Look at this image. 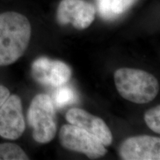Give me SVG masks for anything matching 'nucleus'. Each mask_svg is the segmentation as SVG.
I'll return each instance as SVG.
<instances>
[{"label":"nucleus","instance_id":"nucleus-1","mask_svg":"<svg viewBox=\"0 0 160 160\" xmlns=\"http://www.w3.org/2000/svg\"><path fill=\"white\" fill-rule=\"evenodd\" d=\"M31 36V26L17 12L0 13V67L17 62L24 54Z\"/></svg>","mask_w":160,"mask_h":160},{"label":"nucleus","instance_id":"nucleus-2","mask_svg":"<svg viewBox=\"0 0 160 160\" xmlns=\"http://www.w3.org/2000/svg\"><path fill=\"white\" fill-rule=\"evenodd\" d=\"M114 81L119 94L132 102H150L159 93L158 80L142 70L127 68L118 69L114 73Z\"/></svg>","mask_w":160,"mask_h":160},{"label":"nucleus","instance_id":"nucleus-3","mask_svg":"<svg viewBox=\"0 0 160 160\" xmlns=\"http://www.w3.org/2000/svg\"><path fill=\"white\" fill-rule=\"evenodd\" d=\"M28 120L35 141L45 144L53 140L57 130V117L53 100L48 95L40 93L32 99Z\"/></svg>","mask_w":160,"mask_h":160},{"label":"nucleus","instance_id":"nucleus-4","mask_svg":"<svg viewBox=\"0 0 160 160\" xmlns=\"http://www.w3.org/2000/svg\"><path fill=\"white\" fill-rule=\"evenodd\" d=\"M59 142L65 148L82 153L90 159H97L107 153L105 145L96 136L71 124L61 128Z\"/></svg>","mask_w":160,"mask_h":160},{"label":"nucleus","instance_id":"nucleus-5","mask_svg":"<svg viewBox=\"0 0 160 160\" xmlns=\"http://www.w3.org/2000/svg\"><path fill=\"white\" fill-rule=\"evenodd\" d=\"M94 6L85 0H62L58 6L57 19L62 25L71 24L75 28H88L95 19Z\"/></svg>","mask_w":160,"mask_h":160},{"label":"nucleus","instance_id":"nucleus-6","mask_svg":"<svg viewBox=\"0 0 160 160\" xmlns=\"http://www.w3.org/2000/svg\"><path fill=\"white\" fill-rule=\"evenodd\" d=\"M25 129L21 99L16 94L10 95L0 107V136L15 140L22 135Z\"/></svg>","mask_w":160,"mask_h":160},{"label":"nucleus","instance_id":"nucleus-7","mask_svg":"<svg viewBox=\"0 0 160 160\" xmlns=\"http://www.w3.org/2000/svg\"><path fill=\"white\" fill-rule=\"evenodd\" d=\"M31 74L42 85L59 87L68 82L72 71L71 68L63 62L40 57L32 63Z\"/></svg>","mask_w":160,"mask_h":160},{"label":"nucleus","instance_id":"nucleus-8","mask_svg":"<svg viewBox=\"0 0 160 160\" xmlns=\"http://www.w3.org/2000/svg\"><path fill=\"white\" fill-rule=\"evenodd\" d=\"M119 155L125 160H159V138L147 135L130 137L120 146Z\"/></svg>","mask_w":160,"mask_h":160},{"label":"nucleus","instance_id":"nucleus-9","mask_svg":"<svg viewBox=\"0 0 160 160\" xmlns=\"http://www.w3.org/2000/svg\"><path fill=\"white\" fill-rule=\"evenodd\" d=\"M66 119L71 125L81 128L94 135L105 146L111 144L112 133L105 122L99 117L79 108H73L66 113Z\"/></svg>","mask_w":160,"mask_h":160},{"label":"nucleus","instance_id":"nucleus-10","mask_svg":"<svg viewBox=\"0 0 160 160\" xmlns=\"http://www.w3.org/2000/svg\"><path fill=\"white\" fill-rule=\"evenodd\" d=\"M28 157L19 145L13 143L0 144V160H26Z\"/></svg>","mask_w":160,"mask_h":160},{"label":"nucleus","instance_id":"nucleus-11","mask_svg":"<svg viewBox=\"0 0 160 160\" xmlns=\"http://www.w3.org/2000/svg\"><path fill=\"white\" fill-rule=\"evenodd\" d=\"M56 106L59 108L71 105L77 101V95L73 89L68 86H59V88L56 92Z\"/></svg>","mask_w":160,"mask_h":160},{"label":"nucleus","instance_id":"nucleus-12","mask_svg":"<svg viewBox=\"0 0 160 160\" xmlns=\"http://www.w3.org/2000/svg\"><path fill=\"white\" fill-rule=\"evenodd\" d=\"M160 106L157 105L155 108L149 110L145 114V121L147 125L152 131L156 133H160Z\"/></svg>","mask_w":160,"mask_h":160},{"label":"nucleus","instance_id":"nucleus-13","mask_svg":"<svg viewBox=\"0 0 160 160\" xmlns=\"http://www.w3.org/2000/svg\"><path fill=\"white\" fill-rule=\"evenodd\" d=\"M137 2V0H112L111 9L116 19L123 14Z\"/></svg>","mask_w":160,"mask_h":160},{"label":"nucleus","instance_id":"nucleus-14","mask_svg":"<svg viewBox=\"0 0 160 160\" xmlns=\"http://www.w3.org/2000/svg\"><path fill=\"white\" fill-rule=\"evenodd\" d=\"M96 1L97 3L98 12L100 17L106 20L116 19L111 9L112 0H96Z\"/></svg>","mask_w":160,"mask_h":160},{"label":"nucleus","instance_id":"nucleus-15","mask_svg":"<svg viewBox=\"0 0 160 160\" xmlns=\"http://www.w3.org/2000/svg\"><path fill=\"white\" fill-rule=\"evenodd\" d=\"M10 96V91L7 88L3 85H0V107L5 102V100Z\"/></svg>","mask_w":160,"mask_h":160}]
</instances>
